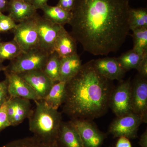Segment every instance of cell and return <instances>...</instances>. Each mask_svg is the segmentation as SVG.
<instances>
[{"label": "cell", "mask_w": 147, "mask_h": 147, "mask_svg": "<svg viewBox=\"0 0 147 147\" xmlns=\"http://www.w3.org/2000/svg\"><path fill=\"white\" fill-rule=\"evenodd\" d=\"M75 0H59L57 5L65 10L71 11L74 5Z\"/></svg>", "instance_id": "obj_31"}, {"label": "cell", "mask_w": 147, "mask_h": 147, "mask_svg": "<svg viewBox=\"0 0 147 147\" xmlns=\"http://www.w3.org/2000/svg\"><path fill=\"white\" fill-rule=\"evenodd\" d=\"M2 147H62L57 141H45L33 136L14 140Z\"/></svg>", "instance_id": "obj_21"}, {"label": "cell", "mask_w": 147, "mask_h": 147, "mask_svg": "<svg viewBox=\"0 0 147 147\" xmlns=\"http://www.w3.org/2000/svg\"><path fill=\"white\" fill-rule=\"evenodd\" d=\"M61 58L56 52L49 55L42 71L53 82H59Z\"/></svg>", "instance_id": "obj_23"}, {"label": "cell", "mask_w": 147, "mask_h": 147, "mask_svg": "<svg viewBox=\"0 0 147 147\" xmlns=\"http://www.w3.org/2000/svg\"><path fill=\"white\" fill-rule=\"evenodd\" d=\"M35 108L29 116V129L35 137L45 141H57L61 113L43 100H35Z\"/></svg>", "instance_id": "obj_3"}, {"label": "cell", "mask_w": 147, "mask_h": 147, "mask_svg": "<svg viewBox=\"0 0 147 147\" xmlns=\"http://www.w3.org/2000/svg\"><path fill=\"white\" fill-rule=\"evenodd\" d=\"M131 35L133 38V50L140 55L147 54V27L132 30Z\"/></svg>", "instance_id": "obj_25"}, {"label": "cell", "mask_w": 147, "mask_h": 147, "mask_svg": "<svg viewBox=\"0 0 147 147\" xmlns=\"http://www.w3.org/2000/svg\"><path fill=\"white\" fill-rule=\"evenodd\" d=\"M41 10L43 12L42 17L54 24L64 26L69 24L71 20V11L65 10L59 6H52L47 4Z\"/></svg>", "instance_id": "obj_19"}, {"label": "cell", "mask_w": 147, "mask_h": 147, "mask_svg": "<svg viewBox=\"0 0 147 147\" xmlns=\"http://www.w3.org/2000/svg\"><path fill=\"white\" fill-rule=\"evenodd\" d=\"M114 88L113 81L98 72L92 60L82 65L77 74L66 83L63 112L71 119L93 120L100 117L110 108Z\"/></svg>", "instance_id": "obj_2"}, {"label": "cell", "mask_w": 147, "mask_h": 147, "mask_svg": "<svg viewBox=\"0 0 147 147\" xmlns=\"http://www.w3.org/2000/svg\"><path fill=\"white\" fill-rule=\"evenodd\" d=\"M8 84L9 97H19L30 100H38L33 90L18 74L4 70Z\"/></svg>", "instance_id": "obj_11"}, {"label": "cell", "mask_w": 147, "mask_h": 147, "mask_svg": "<svg viewBox=\"0 0 147 147\" xmlns=\"http://www.w3.org/2000/svg\"><path fill=\"white\" fill-rule=\"evenodd\" d=\"M39 47L23 52L10 61L4 70L16 74L34 70H42L49 56Z\"/></svg>", "instance_id": "obj_4"}, {"label": "cell", "mask_w": 147, "mask_h": 147, "mask_svg": "<svg viewBox=\"0 0 147 147\" xmlns=\"http://www.w3.org/2000/svg\"><path fill=\"white\" fill-rule=\"evenodd\" d=\"M130 30L147 27V8H130L129 13Z\"/></svg>", "instance_id": "obj_26"}, {"label": "cell", "mask_w": 147, "mask_h": 147, "mask_svg": "<svg viewBox=\"0 0 147 147\" xmlns=\"http://www.w3.org/2000/svg\"><path fill=\"white\" fill-rule=\"evenodd\" d=\"M37 13L34 16L16 24L13 30V39L23 52L38 47Z\"/></svg>", "instance_id": "obj_5"}, {"label": "cell", "mask_w": 147, "mask_h": 147, "mask_svg": "<svg viewBox=\"0 0 147 147\" xmlns=\"http://www.w3.org/2000/svg\"><path fill=\"white\" fill-rule=\"evenodd\" d=\"M66 96V83L63 82H55L50 89L45 98L43 99L47 105L58 109L63 104Z\"/></svg>", "instance_id": "obj_20"}, {"label": "cell", "mask_w": 147, "mask_h": 147, "mask_svg": "<svg viewBox=\"0 0 147 147\" xmlns=\"http://www.w3.org/2000/svg\"><path fill=\"white\" fill-rule=\"evenodd\" d=\"M18 74L31 87L39 100H43L45 98L55 83L45 75L42 70H32Z\"/></svg>", "instance_id": "obj_12"}, {"label": "cell", "mask_w": 147, "mask_h": 147, "mask_svg": "<svg viewBox=\"0 0 147 147\" xmlns=\"http://www.w3.org/2000/svg\"><path fill=\"white\" fill-rule=\"evenodd\" d=\"M7 101L0 107V132L11 126L7 114Z\"/></svg>", "instance_id": "obj_28"}, {"label": "cell", "mask_w": 147, "mask_h": 147, "mask_svg": "<svg viewBox=\"0 0 147 147\" xmlns=\"http://www.w3.org/2000/svg\"><path fill=\"white\" fill-rule=\"evenodd\" d=\"M129 0H75L70 34L92 55L118 51L130 30Z\"/></svg>", "instance_id": "obj_1"}, {"label": "cell", "mask_w": 147, "mask_h": 147, "mask_svg": "<svg viewBox=\"0 0 147 147\" xmlns=\"http://www.w3.org/2000/svg\"><path fill=\"white\" fill-rule=\"evenodd\" d=\"M82 65L77 54L61 58L59 82H68L79 72Z\"/></svg>", "instance_id": "obj_18"}, {"label": "cell", "mask_w": 147, "mask_h": 147, "mask_svg": "<svg viewBox=\"0 0 147 147\" xmlns=\"http://www.w3.org/2000/svg\"><path fill=\"white\" fill-rule=\"evenodd\" d=\"M142 123L140 116L131 113L117 117L110 125L108 131L115 137L135 139L137 137V131Z\"/></svg>", "instance_id": "obj_7"}, {"label": "cell", "mask_w": 147, "mask_h": 147, "mask_svg": "<svg viewBox=\"0 0 147 147\" xmlns=\"http://www.w3.org/2000/svg\"><path fill=\"white\" fill-rule=\"evenodd\" d=\"M22 52L21 47L13 39L7 42H0V63L12 60Z\"/></svg>", "instance_id": "obj_24"}, {"label": "cell", "mask_w": 147, "mask_h": 147, "mask_svg": "<svg viewBox=\"0 0 147 147\" xmlns=\"http://www.w3.org/2000/svg\"><path fill=\"white\" fill-rule=\"evenodd\" d=\"M144 55H140L132 49L123 53L119 57L116 58L122 68L127 72L131 69H138Z\"/></svg>", "instance_id": "obj_22"}, {"label": "cell", "mask_w": 147, "mask_h": 147, "mask_svg": "<svg viewBox=\"0 0 147 147\" xmlns=\"http://www.w3.org/2000/svg\"><path fill=\"white\" fill-rule=\"evenodd\" d=\"M76 42L75 38L62 26L56 39L54 52L61 58L77 54Z\"/></svg>", "instance_id": "obj_15"}, {"label": "cell", "mask_w": 147, "mask_h": 147, "mask_svg": "<svg viewBox=\"0 0 147 147\" xmlns=\"http://www.w3.org/2000/svg\"><path fill=\"white\" fill-rule=\"evenodd\" d=\"M21 1H24L26 2L31 3V0H21Z\"/></svg>", "instance_id": "obj_37"}, {"label": "cell", "mask_w": 147, "mask_h": 147, "mask_svg": "<svg viewBox=\"0 0 147 147\" xmlns=\"http://www.w3.org/2000/svg\"><path fill=\"white\" fill-rule=\"evenodd\" d=\"M32 110L30 100L9 97L7 101V112L11 126H17L28 118Z\"/></svg>", "instance_id": "obj_13"}, {"label": "cell", "mask_w": 147, "mask_h": 147, "mask_svg": "<svg viewBox=\"0 0 147 147\" xmlns=\"http://www.w3.org/2000/svg\"><path fill=\"white\" fill-rule=\"evenodd\" d=\"M116 147H132L129 139L126 137H119L116 144Z\"/></svg>", "instance_id": "obj_32"}, {"label": "cell", "mask_w": 147, "mask_h": 147, "mask_svg": "<svg viewBox=\"0 0 147 147\" xmlns=\"http://www.w3.org/2000/svg\"></svg>", "instance_id": "obj_38"}, {"label": "cell", "mask_w": 147, "mask_h": 147, "mask_svg": "<svg viewBox=\"0 0 147 147\" xmlns=\"http://www.w3.org/2000/svg\"><path fill=\"white\" fill-rule=\"evenodd\" d=\"M140 76L147 78V54L144 56L143 59L137 69Z\"/></svg>", "instance_id": "obj_30"}, {"label": "cell", "mask_w": 147, "mask_h": 147, "mask_svg": "<svg viewBox=\"0 0 147 147\" xmlns=\"http://www.w3.org/2000/svg\"><path fill=\"white\" fill-rule=\"evenodd\" d=\"M58 141L62 147H84L77 129L70 121L62 122Z\"/></svg>", "instance_id": "obj_16"}, {"label": "cell", "mask_w": 147, "mask_h": 147, "mask_svg": "<svg viewBox=\"0 0 147 147\" xmlns=\"http://www.w3.org/2000/svg\"><path fill=\"white\" fill-rule=\"evenodd\" d=\"M132 112L142 118L143 123L147 121V78L137 74L131 82Z\"/></svg>", "instance_id": "obj_8"}, {"label": "cell", "mask_w": 147, "mask_h": 147, "mask_svg": "<svg viewBox=\"0 0 147 147\" xmlns=\"http://www.w3.org/2000/svg\"><path fill=\"white\" fill-rule=\"evenodd\" d=\"M7 11L15 22H21L34 16L37 10L31 4L21 0H9Z\"/></svg>", "instance_id": "obj_17"}, {"label": "cell", "mask_w": 147, "mask_h": 147, "mask_svg": "<svg viewBox=\"0 0 147 147\" xmlns=\"http://www.w3.org/2000/svg\"><path fill=\"white\" fill-rule=\"evenodd\" d=\"M9 98L8 84L6 79L0 82V107L2 106Z\"/></svg>", "instance_id": "obj_29"}, {"label": "cell", "mask_w": 147, "mask_h": 147, "mask_svg": "<svg viewBox=\"0 0 147 147\" xmlns=\"http://www.w3.org/2000/svg\"><path fill=\"white\" fill-rule=\"evenodd\" d=\"M94 66L101 76L113 81L122 80L126 73L119 63L117 58L105 57L93 60Z\"/></svg>", "instance_id": "obj_14"}, {"label": "cell", "mask_w": 147, "mask_h": 147, "mask_svg": "<svg viewBox=\"0 0 147 147\" xmlns=\"http://www.w3.org/2000/svg\"><path fill=\"white\" fill-rule=\"evenodd\" d=\"M62 26H63L54 24L38 14V47L49 55L54 53L56 39Z\"/></svg>", "instance_id": "obj_10"}, {"label": "cell", "mask_w": 147, "mask_h": 147, "mask_svg": "<svg viewBox=\"0 0 147 147\" xmlns=\"http://www.w3.org/2000/svg\"><path fill=\"white\" fill-rule=\"evenodd\" d=\"M131 82L130 79L120 81L112 91L109 108L117 117L132 112L131 103Z\"/></svg>", "instance_id": "obj_6"}, {"label": "cell", "mask_w": 147, "mask_h": 147, "mask_svg": "<svg viewBox=\"0 0 147 147\" xmlns=\"http://www.w3.org/2000/svg\"><path fill=\"white\" fill-rule=\"evenodd\" d=\"M16 22L9 15L0 12V32H6L13 30L16 26Z\"/></svg>", "instance_id": "obj_27"}, {"label": "cell", "mask_w": 147, "mask_h": 147, "mask_svg": "<svg viewBox=\"0 0 147 147\" xmlns=\"http://www.w3.org/2000/svg\"><path fill=\"white\" fill-rule=\"evenodd\" d=\"M80 135L84 147H100L106 138L92 120L72 119L70 121Z\"/></svg>", "instance_id": "obj_9"}, {"label": "cell", "mask_w": 147, "mask_h": 147, "mask_svg": "<svg viewBox=\"0 0 147 147\" xmlns=\"http://www.w3.org/2000/svg\"><path fill=\"white\" fill-rule=\"evenodd\" d=\"M9 0H0V12H3L7 11Z\"/></svg>", "instance_id": "obj_35"}, {"label": "cell", "mask_w": 147, "mask_h": 147, "mask_svg": "<svg viewBox=\"0 0 147 147\" xmlns=\"http://www.w3.org/2000/svg\"><path fill=\"white\" fill-rule=\"evenodd\" d=\"M139 144L141 147H147V129L143 133L140 138Z\"/></svg>", "instance_id": "obj_34"}, {"label": "cell", "mask_w": 147, "mask_h": 147, "mask_svg": "<svg viewBox=\"0 0 147 147\" xmlns=\"http://www.w3.org/2000/svg\"><path fill=\"white\" fill-rule=\"evenodd\" d=\"M5 66H4L3 65L2 63H0V72L1 71H3L5 69Z\"/></svg>", "instance_id": "obj_36"}, {"label": "cell", "mask_w": 147, "mask_h": 147, "mask_svg": "<svg viewBox=\"0 0 147 147\" xmlns=\"http://www.w3.org/2000/svg\"><path fill=\"white\" fill-rule=\"evenodd\" d=\"M49 0H31V4L36 9H41L47 4Z\"/></svg>", "instance_id": "obj_33"}]
</instances>
